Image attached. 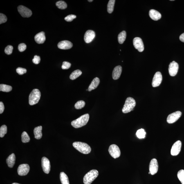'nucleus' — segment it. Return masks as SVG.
<instances>
[{
    "label": "nucleus",
    "mask_w": 184,
    "mask_h": 184,
    "mask_svg": "<svg viewBox=\"0 0 184 184\" xmlns=\"http://www.w3.org/2000/svg\"><path fill=\"white\" fill-rule=\"evenodd\" d=\"M99 175L98 171L96 169L90 171L85 175L83 178L84 184H91Z\"/></svg>",
    "instance_id": "4"
},
{
    "label": "nucleus",
    "mask_w": 184,
    "mask_h": 184,
    "mask_svg": "<svg viewBox=\"0 0 184 184\" xmlns=\"http://www.w3.org/2000/svg\"><path fill=\"white\" fill-rule=\"evenodd\" d=\"M182 143L180 140H178L173 144L171 150V154L173 156H176L181 151Z\"/></svg>",
    "instance_id": "10"
},
{
    "label": "nucleus",
    "mask_w": 184,
    "mask_h": 184,
    "mask_svg": "<svg viewBox=\"0 0 184 184\" xmlns=\"http://www.w3.org/2000/svg\"><path fill=\"white\" fill-rule=\"evenodd\" d=\"M122 71V66H116L113 69L112 73V77L113 80H117L120 78Z\"/></svg>",
    "instance_id": "18"
},
{
    "label": "nucleus",
    "mask_w": 184,
    "mask_h": 184,
    "mask_svg": "<svg viewBox=\"0 0 184 184\" xmlns=\"http://www.w3.org/2000/svg\"><path fill=\"white\" fill-rule=\"evenodd\" d=\"M32 62L35 64H38L40 61V57L39 56L35 55L32 59Z\"/></svg>",
    "instance_id": "41"
},
{
    "label": "nucleus",
    "mask_w": 184,
    "mask_h": 184,
    "mask_svg": "<svg viewBox=\"0 0 184 184\" xmlns=\"http://www.w3.org/2000/svg\"><path fill=\"white\" fill-rule=\"evenodd\" d=\"M180 40L184 42V33L182 34L179 37Z\"/></svg>",
    "instance_id": "43"
},
{
    "label": "nucleus",
    "mask_w": 184,
    "mask_h": 184,
    "mask_svg": "<svg viewBox=\"0 0 184 184\" xmlns=\"http://www.w3.org/2000/svg\"><path fill=\"white\" fill-rule=\"evenodd\" d=\"M18 11L22 17H29L32 14V11L26 7L23 6H19L17 8Z\"/></svg>",
    "instance_id": "8"
},
{
    "label": "nucleus",
    "mask_w": 184,
    "mask_h": 184,
    "mask_svg": "<svg viewBox=\"0 0 184 184\" xmlns=\"http://www.w3.org/2000/svg\"><path fill=\"white\" fill-rule=\"evenodd\" d=\"M42 127L41 126L36 127L34 130V134L35 138L37 140L40 139L42 136Z\"/></svg>",
    "instance_id": "23"
},
{
    "label": "nucleus",
    "mask_w": 184,
    "mask_h": 184,
    "mask_svg": "<svg viewBox=\"0 0 184 184\" xmlns=\"http://www.w3.org/2000/svg\"><path fill=\"white\" fill-rule=\"evenodd\" d=\"M30 170V166L28 164H22L18 168L17 173L19 176H25L28 174Z\"/></svg>",
    "instance_id": "12"
},
{
    "label": "nucleus",
    "mask_w": 184,
    "mask_h": 184,
    "mask_svg": "<svg viewBox=\"0 0 184 184\" xmlns=\"http://www.w3.org/2000/svg\"><path fill=\"white\" fill-rule=\"evenodd\" d=\"M149 174H150V172H149Z\"/></svg>",
    "instance_id": "46"
},
{
    "label": "nucleus",
    "mask_w": 184,
    "mask_h": 184,
    "mask_svg": "<svg viewBox=\"0 0 184 184\" xmlns=\"http://www.w3.org/2000/svg\"><path fill=\"white\" fill-rule=\"evenodd\" d=\"M12 184H19L17 183H12Z\"/></svg>",
    "instance_id": "45"
},
{
    "label": "nucleus",
    "mask_w": 184,
    "mask_h": 184,
    "mask_svg": "<svg viewBox=\"0 0 184 184\" xmlns=\"http://www.w3.org/2000/svg\"><path fill=\"white\" fill-rule=\"evenodd\" d=\"M136 103L134 99L131 97H128L126 100L123 107L122 109V112L127 113L132 111L136 105Z\"/></svg>",
    "instance_id": "3"
},
{
    "label": "nucleus",
    "mask_w": 184,
    "mask_h": 184,
    "mask_svg": "<svg viewBox=\"0 0 184 184\" xmlns=\"http://www.w3.org/2000/svg\"><path fill=\"white\" fill-rule=\"evenodd\" d=\"M149 15L151 18L154 21H158L161 17V15L160 13L154 9H151L149 11Z\"/></svg>",
    "instance_id": "20"
},
{
    "label": "nucleus",
    "mask_w": 184,
    "mask_h": 184,
    "mask_svg": "<svg viewBox=\"0 0 184 184\" xmlns=\"http://www.w3.org/2000/svg\"><path fill=\"white\" fill-rule=\"evenodd\" d=\"M71 64L67 61H64L62 63L61 68L62 69L66 70L69 68L71 66Z\"/></svg>",
    "instance_id": "36"
},
{
    "label": "nucleus",
    "mask_w": 184,
    "mask_h": 184,
    "mask_svg": "<svg viewBox=\"0 0 184 184\" xmlns=\"http://www.w3.org/2000/svg\"><path fill=\"white\" fill-rule=\"evenodd\" d=\"M179 68L177 63L175 61L170 63L169 66V75L172 77H174L177 74Z\"/></svg>",
    "instance_id": "13"
},
{
    "label": "nucleus",
    "mask_w": 184,
    "mask_h": 184,
    "mask_svg": "<svg viewBox=\"0 0 184 184\" xmlns=\"http://www.w3.org/2000/svg\"><path fill=\"white\" fill-rule=\"evenodd\" d=\"M41 93L39 89H34L31 92L29 97V103L30 105L38 103L41 97Z\"/></svg>",
    "instance_id": "5"
},
{
    "label": "nucleus",
    "mask_w": 184,
    "mask_h": 184,
    "mask_svg": "<svg viewBox=\"0 0 184 184\" xmlns=\"http://www.w3.org/2000/svg\"><path fill=\"white\" fill-rule=\"evenodd\" d=\"M182 115L181 111H178L171 113L167 117V122L169 124L174 123L178 120Z\"/></svg>",
    "instance_id": "7"
},
{
    "label": "nucleus",
    "mask_w": 184,
    "mask_h": 184,
    "mask_svg": "<svg viewBox=\"0 0 184 184\" xmlns=\"http://www.w3.org/2000/svg\"><path fill=\"white\" fill-rule=\"evenodd\" d=\"M15 156L14 153H12L7 158L6 162L9 167L12 168L13 167L15 163Z\"/></svg>",
    "instance_id": "22"
},
{
    "label": "nucleus",
    "mask_w": 184,
    "mask_h": 184,
    "mask_svg": "<svg viewBox=\"0 0 184 184\" xmlns=\"http://www.w3.org/2000/svg\"><path fill=\"white\" fill-rule=\"evenodd\" d=\"M56 6L60 9H64L67 8V5L66 3L63 1H57L56 4Z\"/></svg>",
    "instance_id": "31"
},
{
    "label": "nucleus",
    "mask_w": 184,
    "mask_h": 184,
    "mask_svg": "<svg viewBox=\"0 0 184 184\" xmlns=\"http://www.w3.org/2000/svg\"><path fill=\"white\" fill-rule=\"evenodd\" d=\"M77 17V16L75 15H73V14H71V15H69L64 18V19L66 21H68V22H70V21H71L73 20L74 19L76 18Z\"/></svg>",
    "instance_id": "38"
},
{
    "label": "nucleus",
    "mask_w": 184,
    "mask_h": 184,
    "mask_svg": "<svg viewBox=\"0 0 184 184\" xmlns=\"http://www.w3.org/2000/svg\"><path fill=\"white\" fill-rule=\"evenodd\" d=\"M133 44L136 49L139 52H142L144 50V47L143 41L139 37L134 38L133 40Z\"/></svg>",
    "instance_id": "9"
},
{
    "label": "nucleus",
    "mask_w": 184,
    "mask_h": 184,
    "mask_svg": "<svg viewBox=\"0 0 184 184\" xmlns=\"http://www.w3.org/2000/svg\"><path fill=\"white\" fill-rule=\"evenodd\" d=\"M42 167L43 172L46 174H49L50 170V161L47 158L43 157L42 158Z\"/></svg>",
    "instance_id": "15"
},
{
    "label": "nucleus",
    "mask_w": 184,
    "mask_h": 184,
    "mask_svg": "<svg viewBox=\"0 0 184 184\" xmlns=\"http://www.w3.org/2000/svg\"><path fill=\"white\" fill-rule=\"evenodd\" d=\"M7 20V17L5 14L1 13L0 14V24L6 22Z\"/></svg>",
    "instance_id": "39"
},
{
    "label": "nucleus",
    "mask_w": 184,
    "mask_h": 184,
    "mask_svg": "<svg viewBox=\"0 0 184 184\" xmlns=\"http://www.w3.org/2000/svg\"><path fill=\"white\" fill-rule=\"evenodd\" d=\"M126 36H127V34L125 31H123L119 34L118 39V42L120 44H122L124 43L126 40Z\"/></svg>",
    "instance_id": "25"
},
{
    "label": "nucleus",
    "mask_w": 184,
    "mask_h": 184,
    "mask_svg": "<svg viewBox=\"0 0 184 184\" xmlns=\"http://www.w3.org/2000/svg\"><path fill=\"white\" fill-rule=\"evenodd\" d=\"M82 74V72L80 70H76L71 74L70 76V78L71 80H75L80 77Z\"/></svg>",
    "instance_id": "26"
},
{
    "label": "nucleus",
    "mask_w": 184,
    "mask_h": 184,
    "mask_svg": "<svg viewBox=\"0 0 184 184\" xmlns=\"http://www.w3.org/2000/svg\"><path fill=\"white\" fill-rule=\"evenodd\" d=\"M177 177L182 184H184V170H180L177 173Z\"/></svg>",
    "instance_id": "32"
},
{
    "label": "nucleus",
    "mask_w": 184,
    "mask_h": 184,
    "mask_svg": "<svg viewBox=\"0 0 184 184\" xmlns=\"http://www.w3.org/2000/svg\"><path fill=\"white\" fill-rule=\"evenodd\" d=\"M146 133L143 129H141L138 130L136 133V135L138 138L140 139H142L145 138Z\"/></svg>",
    "instance_id": "29"
},
{
    "label": "nucleus",
    "mask_w": 184,
    "mask_h": 184,
    "mask_svg": "<svg viewBox=\"0 0 184 184\" xmlns=\"http://www.w3.org/2000/svg\"><path fill=\"white\" fill-rule=\"evenodd\" d=\"M5 107L3 102H0V113L1 114L4 111Z\"/></svg>",
    "instance_id": "42"
},
{
    "label": "nucleus",
    "mask_w": 184,
    "mask_h": 184,
    "mask_svg": "<svg viewBox=\"0 0 184 184\" xmlns=\"http://www.w3.org/2000/svg\"><path fill=\"white\" fill-rule=\"evenodd\" d=\"M60 178L62 184H70L68 177L64 172H61L60 175Z\"/></svg>",
    "instance_id": "24"
},
{
    "label": "nucleus",
    "mask_w": 184,
    "mask_h": 184,
    "mask_svg": "<svg viewBox=\"0 0 184 184\" xmlns=\"http://www.w3.org/2000/svg\"><path fill=\"white\" fill-rule=\"evenodd\" d=\"M73 46V44L71 42L67 40L61 41L58 44V47L60 49L68 50L70 49Z\"/></svg>",
    "instance_id": "17"
},
{
    "label": "nucleus",
    "mask_w": 184,
    "mask_h": 184,
    "mask_svg": "<svg viewBox=\"0 0 184 184\" xmlns=\"http://www.w3.org/2000/svg\"><path fill=\"white\" fill-rule=\"evenodd\" d=\"M7 132V128L6 125H3L1 126L0 128V137L3 138L6 134Z\"/></svg>",
    "instance_id": "34"
},
{
    "label": "nucleus",
    "mask_w": 184,
    "mask_h": 184,
    "mask_svg": "<svg viewBox=\"0 0 184 184\" xmlns=\"http://www.w3.org/2000/svg\"><path fill=\"white\" fill-rule=\"evenodd\" d=\"M109 151L110 154L113 158H118L120 156L121 152L120 148L115 144H113L110 146Z\"/></svg>",
    "instance_id": "6"
},
{
    "label": "nucleus",
    "mask_w": 184,
    "mask_h": 184,
    "mask_svg": "<svg viewBox=\"0 0 184 184\" xmlns=\"http://www.w3.org/2000/svg\"><path fill=\"white\" fill-rule=\"evenodd\" d=\"M89 115L88 113L81 116L78 118L73 121L71 125L75 128H79L85 126L89 120Z\"/></svg>",
    "instance_id": "1"
},
{
    "label": "nucleus",
    "mask_w": 184,
    "mask_h": 184,
    "mask_svg": "<svg viewBox=\"0 0 184 184\" xmlns=\"http://www.w3.org/2000/svg\"><path fill=\"white\" fill-rule=\"evenodd\" d=\"M100 79L98 77H95L93 79L91 83V84L88 88V91H91L92 90H94L98 87L100 84Z\"/></svg>",
    "instance_id": "21"
},
{
    "label": "nucleus",
    "mask_w": 184,
    "mask_h": 184,
    "mask_svg": "<svg viewBox=\"0 0 184 184\" xmlns=\"http://www.w3.org/2000/svg\"><path fill=\"white\" fill-rule=\"evenodd\" d=\"M16 71H17V73H18L19 75H23V74L26 73L27 70L24 68L19 67L16 69Z\"/></svg>",
    "instance_id": "37"
},
{
    "label": "nucleus",
    "mask_w": 184,
    "mask_h": 184,
    "mask_svg": "<svg viewBox=\"0 0 184 184\" xmlns=\"http://www.w3.org/2000/svg\"><path fill=\"white\" fill-rule=\"evenodd\" d=\"M13 48V47L10 45L7 46L5 50V53L8 55L11 54L12 53Z\"/></svg>",
    "instance_id": "35"
},
{
    "label": "nucleus",
    "mask_w": 184,
    "mask_h": 184,
    "mask_svg": "<svg viewBox=\"0 0 184 184\" xmlns=\"http://www.w3.org/2000/svg\"><path fill=\"white\" fill-rule=\"evenodd\" d=\"M73 146L77 150L84 154H89L91 151V148L85 142H73Z\"/></svg>",
    "instance_id": "2"
},
{
    "label": "nucleus",
    "mask_w": 184,
    "mask_h": 184,
    "mask_svg": "<svg viewBox=\"0 0 184 184\" xmlns=\"http://www.w3.org/2000/svg\"><path fill=\"white\" fill-rule=\"evenodd\" d=\"M85 105V103L84 101H79L75 104V107L76 109H81L84 107Z\"/></svg>",
    "instance_id": "33"
},
{
    "label": "nucleus",
    "mask_w": 184,
    "mask_h": 184,
    "mask_svg": "<svg viewBox=\"0 0 184 184\" xmlns=\"http://www.w3.org/2000/svg\"><path fill=\"white\" fill-rule=\"evenodd\" d=\"M162 80V76L161 73L157 72L155 73L152 81V85L153 87L159 86Z\"/></svg>",
    "instance_id": "14"
},
{
    "label": "nucleus",
    "mask_w": 184,
    "mask_h": 184,
    "mask_svg": "<svg viewBox=\"0 0 184 184\" xmlns=\"http://www.w3.org/2000/svg\"><path fill=\"white\" fill-rule=\"evenodd\" d=\"M95 32L92 30L87 31L85 34L84 37V41L87 43H91L95 38Z\"/></svg>",
    "instance_id": "16"
},
{
    "label": "nucleus",
    "mask_w": 184,
    "mask_h": 184,
    "mask_svg": "<svg viewBox=\"0 0 184 184\" xmlns=\"http://www.w3.org/2000/svg\"><path fill=\"white\" fill-rule=\"evenodd\" d=\"M21 141L23 143H26L30 141V138L26 132H24L21 134Z\"/></svg>",
    "instance_id": "30"
},
{
    "label": "nucleus",
    "mask_w": 184,
    "mask_h": 184,
    "mask_svg": "<svg viewBox=\"0 0 184 184\" xmlns=\"http://www.w3.org/2000/svg\"><path fill=\"white\" fill-rule=\"evenodd\" d=\"M12 90V87L11 86L3 84L0 85V91H1L9 92L11 91Z\"/></svg>",
    "instance_id": "28"
},
{
    "label": "nucleus",
    "mask_w": 184,
    "mask_h": 184,
    "mask_svg": "<svg viewBox=\"0 0 184 184\" xmlns=\"http://www.w3.org/2000/svg\"><path fill=\"white\" fill-rule=\"evenodd\" d=\"M115 2V0H110L108 3L107 9L109 13H111L113 11Z\"/></svg>",
    "instance_id": "27"
},
{
    "label": "nucleus",
    "mask_w": 184,
    "mask_h": 184,
    "mask_svg": "<svg viewBox=\"0 0 184 184\" xmlns=\"http://www.w3.org/2000/svg\"><path fill=\"white\" fill-rule=\"evenodd\" d=\"M88 1L90 2H91L93 1V0H88Z\"/></svg>",
    "instance_id": "44"
},
{
    "label": "nucleus",
    "mask_w": 184,
    "mask_h": 184,
    "mask_svg": "<svg viewBox=\"0 0 184 184\" xmlns=\"http://www.w3.org/2000/svg\"><path fill=\"white\" fill-rule=\"evenodd\" d=\"M46 39L45 33L43 32L37 34L35 37V41L38 44H43L46 41Z\"/></svg>",
    "instance_id": "19"
},
{
    "label": "nucleus",
    "mask_w": 184,
    "mask_h": 184,
    "mask_svg": "<svg viewBox=\"0 0 184 184\" xmlns=\"http://www.w3.org/2000/svg\"><path fill=\"white\" fill-rule=\"evenodd\" d=\"M26 45L24 43H21L19 45L18 49L20 52H23L25 51L26 49Z\"/></svg>",
    "instance_id": "40"
},
{
    "label": "nucleus",
    "mask_w": 184,
    "mask_h": 184,
    "mask_svg": "<svg viewBox=\"0 0 184 184\" xmlns=\"http://www.w3.org/2000/svg\"><path fill=\"white\" fill-rule=\"evenodd\" d=\"M149 172L151 175H154L157 173L158 170V164L157 160L156 158H153L150 163Z\"/></svg>",
    "instance_id": "11"
}]
</instances>
